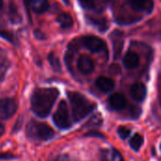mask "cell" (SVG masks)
<instances>
[{
  "label": "cell",
  "instance_id": "6da1fadb",
  "mask_svg": "<svg viewBox=\"0 0 161 161\" xmlns=\"http://www.w3.org/2000/svg\"><path fill=\"white\" fill-rule=\"evenodd\" d=\"M58 96L55 88H40L34 91L31 96V109L40 118L47 117Z\"/></svg>",
  "mask_w": 161,
  "mask_h": 161
},
{
  "label": "cell",
  "instance_id": "7a4b0ae2",
  "mask_svg": "<svg viewBox=\"0 0 161 161\" xmlns=\"http://www.w3.org/2000/svg\"><path fill=\"white\" fill-rule=\"evenodd\" d=\"M68 97L72 107L73 118L75 122H79L87 117L96 107L94 103L79 92H68Z\"/></svg>",
  "mask_w": 161,
  "mask_h": 161
},
{
  "label": "cell",
  "instance_id": "3957f363",
  "mask_svg": "<svg viewBox=\"0 0 161 161\" xmlns=\"http://www.w3.org/2000/svg\"><path fill=\"white\" fill-rule=\"evenodd\" d=\"M26 135L32 140L49 141L55 136V132L47 124L31 121L26 126Z\"/></svg>",
  "mask_w": 161,
  "mask_h": 161
},
{
  "label": "cell",
  "instance_id": "277c9868",
  "mask_svg": "<svg viewBox=\"0 0 161 161\" xmlns=\"http://www.w3.org/2000/svg\"><path fill=\"white\" fill-rule=\"evenodd\" d=\"M54 124L60 129H67L72 126L69 108L65 101H60L56 112L53 115Z\"/></svg>",
  "mask_w": 161,
  "mask_h": 161
},
{
  "label": "cell",
  "instance_id": "5b68a950",
  "mask_svg": "<svg viewBox=\"0 0 161 161\" xmlns=\"http://www.w3.org/2000/svg\"><path fill=\"white\" fill-rule=\"evenodd\" d=\"M17 110V103L10 98L0 100V119L7 120L14 115Z\"/></svg>",
  "mask_w": 161,
  "mask_h": 161
},
{
  "label": "cell",
  "instance_id": "8992f818",
  "mask_svg": "<svg viewBox=\"0 0 161 161\" xmlns=\"http://www.w3.org/2000/svg\"><path fill=\"white\" fill-rule=\"evenodd\" d=\"M82 43L87 49H89L92 52H100L104 50L106 47V43L102 39L92 35H88L83 37Z\"/></svg>",
  "mask_w": 161,
  "mask_h": 161
},
{
  "label": "cell",
  "instance_id": "52a82bcc",
  "mask_svg": "<svg viewBox=\"0 0 161 161\" xmlns=\"http://www.w3.org/2000/svg\"><path fill=\"white\" fill-rule=\"evenodd\" d=\"M77 69L83 75H89L94 70V63L92 58L87 55H82L77 60Z\"/></svg>",
  "mask_w": 161,
  "mask_h": 161
},
{
  "label": "cell",
  "instance_id": "ba28073f",
  "mask_svg": "<svg viewBox=\"0 0 161 161\" xmlns=\"http://www.w3.org/2000/svg\"><path fill=\"white\" fill-rule=\"evenodd\" d=\"M109 107L114 110H122L126 107V98L121 93H114L108 99Z\"/></svg>",
  "mask_w": 161,
  "mask_h": 161
},
{
  "label": "cell",
  "instance_id": "9c48e42d",
  "mask_svg": "<svg viewBox=\"0 0 161 161\" xmlns=\"http://www.w3.org/2000/svg\"><path fill=\"white\" fill-rule=\"evenodd\" d=\"M132 8L139 11L150 12L154 8V0H130Z\"/></svg>",
  "mask_w": 161,
  "mask_h": 161
},
{
  "label": "cell",
  "instance_id": "30bf717a",
  "mask_svg": "<svg viewBox=\"0 0 161 161\" xmlns=\"http://www.w3.org/2000/svg\"><path fill=\"white\" fill-rule=\"evenodd\" d=\"M146 88L142 83H135L130 89V94L138 102H142L146 97Z\"/></svg>",
  "mask_w": 161,
  "mask_h": 161
},
{
  "label": "cell",
  "instance_id": "8fae6325",
  "mask_svg": "<svg viewBox=\"0 0 161 161\" xmlns=\"http://www.w3.org/2000/svg\"><path fill=\"white\" fill-rule=\"evenodd\" d=\"M96 87L103 92H108L113 90L114 88V82L107 77V76H100L96 79Z\"/></svg>",
  "mask_w": 161,
  "mask_h": 161
},
{
  "label": "cell",
  "instance_id": "7c38bea8",
  "mask_svg": "<svg viewBox=\"0 0 161 161\" xmlns=\"http://www.w3.org/2000/svg\"><path fill=\"white\" fill-rule=\"evenodd\" d=\"M101 161H124V158L117 150L111 148L101 152Z\"/></svg>",
  "mask_w": 161,
  "mask_h": 161
},
{
  "label": "cell",
  "instance_id": "4fadbf2b",
  "mask_svg": "<svg viewBox=\"0 0 161 161\" xmlns=\"http://www.w3.org/2000/svg\"><path fill=\"white\" fill-rule=\"evenodd\" d=\"M124 65L127 69L136 68L139 65V56L133 51H128L124 58Z\"/></svg>",
  "mask_w": 161,
  "mask_h": 161
},
{
  "label": "cell",
  "instance_id": "5bb4252c",
  "mask_svg": "<svg viewBox=\"0 0 161 161\" xmlns=\"http://www.w3.org/2000/svg\"><path fill=\"white\" fill-rule=\"evenodd\" d=\"M48 8V0H30V8L36 13H43Z\"/></svg>",
  "mask_w": 161,
  "mask_h": 161
},
{
  "label": "cell",
  "instance_id": "9a60e30c",
  "mask_svg": "<svg viewBox=\"0 0 161 161\" xmlns=\"http://www.w3.org/2000/svg\"><path fill=\"white\" fill-rule=\"evenodd\" d=\"M57 20H58V23L59 24L60 27L63 29H68V28L72 27L73 24H74L72 16L68 13H65V12L58 14Z\"/></svg>",
  "mask_w": 161,
  "mask_h": 161
},
{
  "label": "cell",
  "instance_id": "2e32d148",
  "mask_svg": "<svg viewBox=\"0 0 161 161\" xmlns=\"http://www.w3.org/2000/svg\"><path fill=\"white\" fill-rule=\"evenodd\" d=\"M114 33H115L116 37L112 38V41H113L114 57H115V58H117L121 55V52H122V49H123V45H124V41H123L121 33H119V32H114Z\"/></svg>",
  "mask_w": 161,
  "mask_h": 161
},
{
  "label": "cell",
  "instance_id": "e0dca14e",
  "mask_svg": "<svg viewBox=\"0 0 161 161\" xmlns=\"http://www.w3.org/2000/svg\"><path fill=\"white\" fill-rule=\"evenodd\" d=\"M130 146L134 151H139L143 144V137L140 134H135L130 139Z\"/></svg>",
  "mask_w": 161,
  "mask_h": 161
},
{
  "label": "cell",
  "instance_id": "ac0fdd59",
  "mask_svg": "<svg viewBox=\"0 0 161 161\" xmlns=\"http://www.w3.org/2000/svg\"><path fill=\"white\" fill-rule=\"evenodd\" d=\"M91 22L92 23V25H94L100 31H106L108 28V22L104 19V18H99V19H91Z\"/></svg>",
  "mask_w": 161,
  "mask_h": 161
},
{
  "label": "cell",
  "instance_id": "d6986e66",
  "mask_svg": "<svg viewBox=\"0 0 161 161\" xmlns=\"http://www.w3.org/2000/svg\"><path fill=\"white\" fill-rule=\"evenodd\" d=\"M9 19L15 24H17L21 21V16L18 12V9H17L16 6H14L13 4L9 5Z\"/></svg>",
  "mask_w": 161,
  "mask_h": 161
},
{
  "label": "cell",
  "instance_id": "ffe728a7",
  "mask_svg": "<svg viewBox=\"0 0 161 161\" xmlns=\"http://www.w3.org/2000/svg\"><path fill=\"white\" fill-rule=\"evenodd\" d=\"M102 124V116L100 114H96L91 118V120L87 124V127H98Z\"/></svg>",
  "mask_w": 161,
  "mask_h": 161
},
{
  "label": "cell",
  "instance_id": "44dd1931",
  "mask_svg": "<svg viewBox=\"0 0 161 161\" xmlns=\"http://www.w3.org/2000/svg\"><path fill=\"white\" fill-rule=\"evenodd\" d=\"M48 59H49V62H50L51 66L53 67V69L55 71H58V72L60 71V62H59V59L53 53H51L49 55Z\"/></svg>",
  "mask_w": 161,
  "mask_h": 161
},
{
  "label": "cell",
  "instance_id": "7402d4cb",
  "mask_svg": "<svg viewBox=\"0 0 161 161\" xmlns=\"http://www.w3.org/2000/svg\"><path fill=\"white\" fill-rule=\"evenodd\" d=\"M8 67V60L5 56H0V78L4 75Z\"/></svg>",
  "mask_w": 161,
  "mask_h": 161
},
{
  "label": "cell",
  "instance_id": "603a6c76",
  "mask_svg": "<svg viewBox=\"0 0 161 161\" xmlns=\"http://www.w3.org/2000/svg\"><path fill=\"white\" fill-rule=\"evenodd\" d=\"M130 133H131V130H130L128 127H126V126H121V127H119V129H118V134H119V136H120L123 140L127 139V138L129 137Z\"/></svg>",
  "mask_w": 161,
  "mask_h": 161
},
{
  "label": "cell",
  "instance_id": "cb8c5ba5",
  "mask_svg": "<svg viewBox=\"0 0 161 161\" xmlns=\"http://www.w3.org/2000/svg\"><path fill=\"white\" fill-rule=\"evenodd\" d=\"M108 0H94V8L97 9V11H101L105 8L107 6Z\"/></svg>",
  "mask_w": 161,
  "mask_h": 161
},
{
  "label": "cell",
  "instance_id": "d4e9b609",
  "mask_svg": "<svg viewBox=\"0 0 161 161\" xmlns=\"http://www.w3.org/2000/svg\"><path fill=\"white\" fill-rule=\"evenodd\" d=\"M78 2L84 8H94V0H78Z\"/></svg>",
  "mask_w": 161,
  "mask_h": 161
},
{
  "label": "cell",
  "instance_id": "484cf974",
  "mask_svg": "<svg viewBox=\"0 0 161 161\" xmlns=\"http://www.w3.org/2000/svg\"><path fill=\"white\" fill-rule=\"evenodd\" d=\"M57 161H76L73 157L69 156V155H60Z\"/></svg>",
  "mask_w": 161,
  "mask_h": 161
},
{
  "label": "cell",
  "instance_id": "4316f807",
  "mask_svg": "<svg viewBox=\"0 0 161 161\" xmlns=\"http://www.w3.org/2000/svg\"><path fill=\"white\" fill-rule=\"evenodd\" d=\"M7 158H13V157L8 155H0V159H7Z\"/></svg>",
  "mask_w": 161,
  "mask_h": 161
},
{
  "label": "cell",
  "instance_id": "83f0119b",
  "mask_svg": "<svg viewBox=\"0 0 161 161\" xmlns=\"http://www.w3.org/2000/svg\"><path fill=\"white\" fill-rule=\"evenodd\" d=\"M4 131H5V128H4L3 125H1V124H0V138H1V137H2V135L4 134Z\"/></svg>",
  "mask_w": 161,
  "mask_h": 161
},
{
  "label": "cell",
  "instance_id": "f1b7e54d",
  "mask_svg": "<svg viewBox=\"0 0 161 161\" xmlns=\"http://www.w3.org/2000/svg\"><path fill=\"white\" fill-rule=\"evenodd\" d=\"M2 7H3V0H0V10L2 8Z\"/></svg>",
  "mask_w": 161,
  "mask_h": 161
},
{
  "label": "cell",
  "instance_id": "f546056e",
  "mask_svg": "<svg viewBox=\"0 0 161 161\" xmlns=\"http://www.w3.org/2000/svg\"><path fill=\"white\" fill-rule=\"evenodd\" d=\"M66 4H69V0H63Z\"/></svg>",
  "mask_w": 161,
  "mask_h": 161
}]
</instances>
